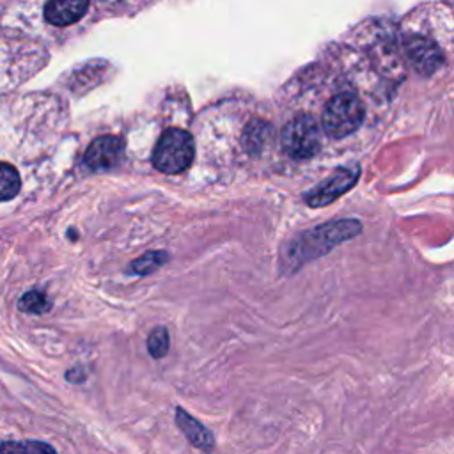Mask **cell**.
Wrapping results in <instances>:
<instances>
[{
  "mask_svg": "<svg viewBox=\"0 0 454 454\" xmlns=\"http://www.w3.org/2000/svg\"><path fill=\"white\" fill-rule=\"evenodd\" d=\"M168 332L165 326H156L147 337V351L153 358H163L168 353Z\"/></svg>",
  "mask_w": 454,
  "mask_h": 454,
  "instance_id": "obj_15",
  "label": "cell"
},
{
  "mask_svg": "<svg viewBox=\"0 0 454 454\" xmlns=\"http://www.w3.org/2000/svg\"><path fill=\"white\" fill-rule=\"evenodd\" d=\"M195 156V144L188 131L168 128L158 138L153 151V165L163 174L184 172Z\"/></svg>",
  "mask_w": 454,
  "mask_h": 454,
  "instance_id": "obj_2",
  "label": "cell"
},
{
  "mask_svg": "<svg viewBox=\"0 0 454 454\" xmlns=\"http://www.w3.org/2000/svg\"><path fill=\"white\" fill-rule=\"evenodd\" d=\"M21 186L18 170L14 167H11L9 163H2L0 167V195L2 200H9L12 197L18 195Z\"/></svg>",
  "mask_w": 454,
  "mask_h": 454,
  "instance_id": "obj_14",
  "label": "cell"
},
{
  "mask_svg": "<svg viewBox=\"0 0 454 454\" xmlns=\"http://www.w3.org/2000/svg\"><path fill=\"white\" fill-rule=\"evenodd\" d=\"M282 145L294 160L312 158L321 147V133L316 119L309 114L294 115L282 129Z\"/></svg>",
  "mask_w": 454,
  "mask_h": 454,
  "instance_id": "obj_4",
  "label": "cell"
},
{
  "mask_svg": "<svg viewBox=\"0 0 454 454\" xmlns=\"http://www.w3.org/2000/svg\"><path fill=\"white\" fill-rule=\"evenodd\" d=\"M122 156V140L114 135H103L90 142L85 153V163L92 170L114 168Z\"/></svg>",
  "mask_w": 454,
  "mask_h": 454,
  "instance_id": "obj_7",
  "label": "cell"
},
{
  "mask_svg": "<svg viewBox=\"0 0 454 454\" xmlns=\"http://www.w3.org/2000/svg\"><path fill=\"white\" fill-rule=\"evenodd\" d=\"M364 105L353 92H340L330 99L323 112V128L333 138L356 131L364 121Z\"/></svg>",
  "mask_w": 454,
  "mask_h": 454,
  "instance_id": "obj_3",
  "label": "cell"
},
{
  "mask_svg": "<svg viewBox=\"0 0 454 454\" xmlns=\"http://www.w3.org/2000/svg\"><path fill=\"white\" fill-rule=\"evenodd\" d=\"M0 454H57V450L39 440H4L0 445Z\"/></svg>",
  "mask_w": 454,
  "mask_h": 454,
  "instance_id": "obj_10",
  "label": "cell"
},
{
  "mask_svg": "<svg viewBox=\"0 0 454 454\" xmlns=\"http://www.w3.org/2000/svg\"><path fill=\"white\" fill-rule=\"evenodd\" d=\"M85 378H87V374H85V371L80 369V367H73V369H69V371L66 372V380L71 381V383H82Z\"/></svg>",
  "mask_w": 454,
  "mask_h": 454,
  "instance_id": "obj_16",
  "label": "cell"
},
{
  "mask_svg": "<svg viewBox=\"0 0 454 454\" xmlns=\"http://www.w3.org/2000/svg\"><path fill=\"white\" fill-rule=\"evenodd\" d=\"M18 309L25 314H44L51 309V301L50 298L39 291V289H32V291H27L20 301H18Z\"/></svg>",
  "mask_w": 454,
  "mask_h": 454,
  "instance_id": "obj_11",
  "label": "cell"
},
{
  "mask_svg": "<svg viewBox=\"0 0 454 454\" xmlns=\"http://www.w3.org/2000/svg\"><path fill=\"white\" fill-rule=\"evenodd\" d=\"M360 231L362 223L353 218L333 220L312 231H307L287 247L282 268H286V271H296L300 266L325 255L339 243L355 238Z\"/></svg>",
  "mask_w": 454,
  "mask_h": 454,
  "instance_id": "obj_1",
  "label": "cell"
},
{
  "mask_svg": "<svg viewBox=\"0 0 454 454\" xmlns=\"http://www.w3.org/2000/svg\"><path fill=\"white\" fill-rule=\"evenodd\" d=\"M270 137H271V128L264 121L257 119L248 124V128L245 131V144L250 153L261 151Z\"/></svg>",
  "mask_w": 454,
  "mask_h": 454,
  "instance_id": "obj_13",
  "label": "cell"
},
{
  "mask_svg": "<svg viewBox=\"0 0 454 454\" xmlns=\"http://www.w3.org/2000/svg\"><path fill=\"white\" fill-rule=\"evenodd\" d=\"M358 174L360 172L356 167H344L333 170V174H330L323 183L305 193V202L310 207L328 206L356 184Z\"/></svg>",
  "mask_w": 454,
  "mask_h": 454,
  "instance_id": "obj_5",
  "label": "cell"
},
{
  "mask_svg": "<svg viewBox=\"0 0 454 454\" xmlns=\"http://www.w3.org/2000/svg\"><path fill=\"white\" fill-rule=\"evenodd\" d=\"M167 259H168L167 252H161V250L147 252L131 262L129 271L135 275H149V273L156 271L158 268H161L167 262Z\"/></svg>",
  "mask_w": 454,
  "mask_h": 454,
  "instance_id": "obj_12",
  "label": "cell"
},
{
  "mask_svg": "<svg viewBox=\"0 0 454 454\" xmlns=\"http://www.w3.org/2000/svg\"><path fill=\"white\" fill-rule=\"evenodd\" d=\"M404 48L415 71L424 76L433 74L443 62V55L440 48L427 37L410 35L404 41Z\"/></svg>",
  "mask_w": 454,
  "mask_h": 454,
  "instance_id": "obj_6",
  "label": "cell"
},
{
  "mask_svg": "<svg viewBox=\"0 0 454 454\" xmlns=\"http://www.w3.org/2000/svg\"><path fill=\"white\" fill-rule=\"evenodd\" d=\"M176 426L195 449H199L206 454H209L213 450V447H215L213 433L202 422H199L195 417H192L186 410H183V408L176 410Z\"/></svg>",
  "mask_w": 454,
  "mask_h": 454,
  "instance_id": "obj_8",
  "label": "cell"
},
{
  "mask_svg": "<svg viewBox=\"0 0 454 454\" xmlns=\"http://www.w3.org/2000/svg\"><path fill=\"white\" fill-rule=\"evenodd\" d=\"M105 2H112V0H105Z\"/></svg>",
  "mask_w": 454,
  "mask_h": 454,
  "instance_id": "obj_17",
  "label": "cell"
},
{
  "mask_svg": "<svg viewBox=\"0 0 454 454\" xmlns=\"http://www.w3.org/2000/svg\"><path fill=\"white\" fill-rule=\"evenodd\" d=\"M87 7L89 0H50L44 7V18L51 25L66 27L83 18Z\"/></svg>",
  "mask_w": 454,
  "mask_h": 454,
  "instance_id": "obj_9",
  "label": "cell"
}]
</instances>
